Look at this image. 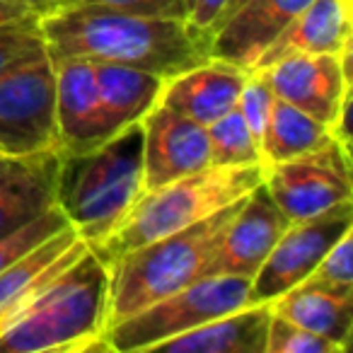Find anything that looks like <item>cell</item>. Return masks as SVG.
Returning <instances> with one entry per match:
<instances>
[{
	"mask_svg": "<svg viewBox=\"0 0 353 353\" xmlns=\"http://www.w3.org/2000/svg\"><path fill=\"white\" fill-rule=\"evenodd\" d=\"M51 61L88 59L155 73L160 78L211 59V39L187 20L145 17L99 6H65L41 17Z\"/></svg>",
	"mask_w": 353,
	"mask_h": 353,
	"instance_id": "obj_1",
	"label": "cell"
},
{
	"mask_svg": "<svg viewBox=\"0 0 353 353\" xmlns=\"http://www.w3.org/2000/svg\"><path fill=\"white\" fill-rule=\"evenodd\" d=\"M107 312L109 269L88 247L0 329V353L109 351Z\"/></svg>",
	"mask_w": 353,
	"mask_h": 353,
	"instance_id": "obj_2",
	"label": "cell"
},
{
	"mask_svg": "<svg viewBox=\"0 0 353 353\" xmlns=\"http://www.w3.org/2000/svg\"><path fill=\"white\" fill-rule=\"evenodd\" d=\"M143 194V126L131 123L80 155L61 152L56 206L88 247L114 235Z\"/></svg>",
	"mask_w": 353,
	"mask_h": 353,
	"instance_id": "obj_3",
	"label": "cell"
},
{
	"mask_svg": "<svg viewBox=\"0 0 353 353\" xmlns=\"http://www.w3.org/2000/svg\"><path fill=\"white\" fill-rule=\"evenodd\" d=\"M240 203L109 261L107 327L201 279Z\"/></svg>",
	"mask_w": 353,
	"mask_h": 353,
	"instance_id": "obj_4",
	"label": "cell"
},
{
	"mask_svg": "<svg viewBox=\"0 0 353 353\" xmlns=\"http://www.w3.org/2000/svg\"><path fill=\"white\" fill-rule=\"evenodd\" d=\"M264 182V165L247 167H206L196 174L182 176L143 192L121 225L102 245L90 247L104 264L126 252L160 240L176 230L213 216L221 208L245 199Z\"/></svg>",
	"mask_w": 353,
	"mask_h": 353,
	"instance_id": "obj_5",
	"label": "cell"
},
{
	"mask_svg": "<svg viewBox=\"0 0 353 353\" xmlns=\"http://www.w3.org/2000/svg\"><path fill=\"white\" fill-rule=\"evenodd\" d=\"M252 303V279L225 274L201 276L182 290L109 324L104 341L114 353L155 351L157 343Z\"/></svg>",
	"mask_w": 353,
	"mask_h": 353,
	"instance_id": "obj_6",
	"label": "cell"
},
{
	"mask_svg": "<svg viewBox=\"0 0 353 353\" xmlns=\"http://www.w3.org/2000/svg\"><path fill=\"white\" fill-rule=\"evenodd\" d=\"M54 102V63L46 49L0 68V155L27 157L59 148Z\"/></svg>",
	"mask_w": 353,
	"mask_h": 353,
	"instance_id": "obj_7",
	"label": "cell"
},
{
	"mask_svg": "<svg viewBox=\"0 0 353 353\" xmlns=\"http://www.w3.org/2000/svg\"><path fill=\"white\" fill-rule=\"evenodd\" d=\"M264 187L290 223L317 216L351 201V150L332 138L317 150L264 167Z\"/></svg>",
	"mask_w": 353,
	"mask_h": 353,
	"instance_id": "obj_8",
	"label": "cell"
},
{
	"mask_svg": "<svg viewBox=\"0 0 353 353\" xmlns=\"http://www.w3.org/2000/svg\"><path fill=\"white\" fill-rule=\"evenodd\" d=\"M256 73L266 80L276 97L332 126L336 141L351 150V138H348L351 78L343 73L339 54L285 56Z\"/></svg>",
	"mask_w": 353,
	"mask_h": 353,
	"instance_id": "obj_9",
	"label": "cell"
},
{
	"mask_svg": "<svg viewBox=\"0 0 353 353\" xmlns=\"http://www.w3.org/2000/svg\"><path fill=\"white\" fill-rule=\"evenodd\" d=\"M353 228V203L343 201L317 216L288 223L252 279V300L271 303L314 271L329 247Z\"/></svg>",
	"mask_w": 353,
	"mask_h": 353,
	"instance_id": "obj_10",
	"label": "cell"
},
{
	"mask_svg": "<svg viewBox=\"0 0 353 353\" xmlns=\"http://www.w3.org/2000/svg\"><path fill=\"white\" fill-rule=\"evenodd\" d=\"M143 192L211 167L203 123L157 102L143 117Z\"/></svg>",
	"mask_w": 353,
	"mask_h": 353,
	"instance_id": "obj_11",
	"label": "cell"
},
{
	"mask_svg": "<svg viewBox=\"0 0 353 353\" xmlns=\"http://www.w3.org/2000/svg\"><path fill=\"white\" fill-rule=\"evenodd\" d=\"M288 218L283 216L271 194L266 192L264 182L254 187L240 208L228 223L211 261H208L203 276H242L254 279L261 269L269 252L288 228Z\"/></svg>",
	"mask_w": 353,
	"mask_h": 353,
	"instance_id": "obj_12",
	"label": "cell"
},
{
	"mask_svg": "<svg viewBox=\"0 0 353 353\" xmlns=\"http://www.w3.org/2000/svg\"><path fill=\"white\" fill-rule=\"evenodd\" d=\"M51 63L56 80L54 109L61 152L80 155L117 136L102 107L92 61L61 59Z\"/></svg>",
	"mask_w": 353,
	"mask_h": 353,
	"instance_id": "obj_13",
	"label": "cell"
},
{
	"mask_svg": "<svg viewBox=\"0 0 353 353\" xmlns=\"http://www.w3.org/2000/svg\"><path fill=\"white\" fill-rule=\"evenodd\" d=\"M310 0H245L211 34V59L252 73L266 46L290 25Z\"/></svg>",
	"mask_w": 353,
	"mask_h": 353,
	"instance_id": "obj_14",
	"label": "cell"
},
{
	"mask_svg": "<svg viewBox=\"0 0 353 353\" xmlns=\"http://www.w3.org/2000/svg\"><path fill=\"white\" fill-rule=\"evenodd\" d=\"M247 75V70L228 61L208 59L167 78L157 102L208 126L237 107Z\"/></svg>",
	"mask_w": 353,
	"mask_h": 353,
	"instance_id": "obj_15",
	"label": "cell"
},
{
	"mask_svg": "<svg viewBox=\"0 0 353 353\" xmlns=\"http://www.w3.org/2000/svg\"><path fill=\"white\" fill-rule=\"evenodd\" d=\"M61 150L15 157L0 172V237L25 228L56 206Z\"/></svg>",
	"mask_w": 353,
	"mask_h": 353,
	"instance_id": "obj_16",
	"label": "cell"
},
{
	"mask_svg": "<svg viewBox=\"0 0 353 353\" xmlns=\"http://www.w3.org/2000/svg\"><path fill=\"white\" fill-rule=\"evenodd\" d=\"M351 0H310L266 46L252 70H261L295 54H339L351 39Z\"/></svg>",
	"mask_w": 353,
	"mask_h": 353,
	"instance_id": "obj_17",
	"label": "cell"
},
{
	"mask_svg": "<svg viewBox=\"0 0 353 353\" xmlns=\"http://www.w3.org/2000/svg\"><path fill=\"white\" fill-rule=\"evenodd\" d=\"M271 312L348 348L353 329V288H334L307 276L271 300Z\"/></svg>",
	"mask_w": 353,
	"mask_h": 353,
	"instance_id": "obj_18",
	"label": "cell"
},
{
	"mask_svg": "<svg viewBox=\"0 0 353 353\" xmlns=\"http://www.w3.org/2000/svg\"><path fill=\"white\" fill-rule=\"evenodd\" d=\"M271 303H252L216 317L201 327L157 343L155 351L172 353H264Z\"/></svg>",
	"mask_w": 353,
	"mask_h": 353,
	"instance_id": "obj_19",
	"label": "cell"
},
{
	"mask_svg": "<svg viewBox=\"0 0 353 353\" xmlns=\"http://www.w3.org/2000/svg\"><path fill=\"white\" fill-rule=\"evenodd\" d=\"M94 75L114 133L143 121V117L157 104L165 85L160 75L119 63H94Z\"/></svg>",
	"mask_w": 353,
	"mask_h": 353,
	"instance_id": "obj_20",
	"label": "cell"
},
{
	"mask_svg": "<svg viewBox=\"0 0 353 353\" xmlns=\"http://www.w3.org/2000/svg\"><path fill=\"white\" fill-rule=\"evenodd\" d=\"M332 138H336L332 126L317 121L303 109L276 97L259 143L261 162H264V167H269L276 162L293 160V157L305 155L310 150H317Z\"/></svg>",
	"mask_w": 353,
	"mask_h": 353,
	"instance_id": "obj_21",
	"label": "cell"
},
{
	"mask_svg": "<svg viewBox=\"0 0 353 353\" xmlns=\"http://www.w3.org/2000/svg\"><path fill=\"white\" fill-rule=\"evenodd\" d=\"M211 145V165L216 167H247L264 165L259 143L254 141L250 126L242 119L240 109H230L206 126Z\"/></svg>",
	"mask_w": 353,
	"mask_h": 353,
	"instance_id": "obj_22",
	"label": "cell"
},
{
	"mask_svg": "<svg viewBox=\"0 0 353 353\" xmlns=\"http://www.w3.org/2000/svg\"><path fill=\"white\" fill-rule=\"evenodd\" d=\"M68 225L70 221L61 211V206H51L44 216L34 218L25 228L10 232V235H3L0 237V271H6L12 261L25 256L30 250H34L37 245H41L44 240H49L51 235H56Z\"/></svg>",
	"mask_w": 353,
	"mask_h": 353,
	"instance_id": "obj_23",
	"label": "cell"
},
{
	"mask_svg": "<svg viewBox=\"0 0 353 353\" xmlns=\"http://www.w3.org/2000/svg\"><path fill=\"white\" fill-rule=\"evenodd\" d=\"M341 343L319 336L271 312L264 353H343Z\"/></svg>",
	"mask_w": 353,
	"mask_h": 353,
	"instance_id": "obj_24",
	"label": "cell"
},
{
	"mask_svg": "<svg viewBox=\"0 0 353 353\" xmlns=\"http://www.w3.org/2000/svg\"><path fill=\"white\" fill-rule=\"evenodd\" d=\"M274 99H276L274 90L266 85V80L261 78L256 70L247 75L240 97H237V109H240L242 119L247 121V126H250L256 143H261V136H264V128H266V121H269Z\"/></svg>",
	"mask_w": 353,
	"mask_h": 353,
	"instance_id": "obj_25",
	"label": "cell"
},
{
	"mask_svg": "<svg viewBox=\"0 0 353 353\" xmlns=\"http://www.w3.org/2000/svg\"><path fill=\"white\" fill-rule=\"evenodd\" d=\"M353 228L346 230L322 256L310 279L319 281V283L334 285V288H353Z\"/></svg>",
	"mask_w": 353,
	"mask_h": 353,
	"instance_id": "obj_26",
	"label": "cell"
},
{
	"mask_svg": "<svg viewBox=\"0 0 353 353\" xmlns=\"http://www.w3.org/2000/svg\"><path fill=\"white\" fill-rule=\"evenodd\" d=\"M65 6H99V8H112V10L119 12H131V15L187 20L184 0H59V8Z\"/></svg>",
	"mask_w": 353,
	"mask_h": 353,
	"instance_id": "obj_27",
	"label": "cell"
},
{
	"mask_svg": "<svg viewBox=\"0 0 353 353\" xmlns=\"http://www.w3.org/2000/svg\"><path fill=\"white\" fill-rule=\"evenodd\" d=\"M37 51H44V37H41L39 25L0 32V68Z\"/></svg>",
	"mask_w": 353,
	"mask_h": 353,
	"instance_id": "obj_28",
	"label": "cell"
},
{
	"mask_svg": "<svg viewBox=\"0 0 353 353\" xmlns=\"http://www.w3.org/2000/svg\"><path fill=\"white\" fill-rule=\"evenodd\" d=\"M41 10L27 0H0V32L41 25Z\"/></svg>",
	"mask_w": 353,
	"mask_h": 353,
	"instance_id": "obj_29",
	"label": "cell"
},
{
	"mask_svg": "<svg viewBox=\"0 0 353 353\" xmlns=\"http://www.w3.org/2000/svg\"><path fill=\"white\" fill-rule=\"evenodd\" d=\"M228 0H194L189 8L187 22L196 30H201L203 34L211 39V27L216 25V20L221 17V12L225 10Z\"/></svg>",
	"mask_w": 353,
	"mask_h": 353,
	"instance_id": "obj_30",
	"label": "cell"
},
{
	"mask_svg": "<svg viewBox=\"0 0 353 353\" xmlns=\"http://www.w3.org/2000/svg\"><path fill=\"white\" fill-rule=\"evenodd\" d=\"M242 3H245V0H228V6H225V10H223V12H221V17H218V20H216V25H213V27H211V34H213V32H216V30H218V27H221V25H223V22H225V20H228V17H230V15H232V12H235V10H237V8H240V6H242Z\"/></svg>",
	"mask_w": 353,
	"mask_h": 353,
	"instance_id": "obj_31",
	"label": "cell"
},
{
	"mask_svg": "<svg viewBox=\"0 0 353 353\" xmlns=\"http://www.w3.org/2000/svg\"><path fill=\"white\" fill-rule=\"evenodd\" d=\"M37 10H41V15H49L51 10H56V0H27Z\"/></svg>",
	"mask_w": 353,
	"mask_h": 353,
	"instance_id": "obj_32",
	"label": "cell"
},
{
	"mask_svg": "<svg viewBox=\"0 0 353 353\" xmlns=\"http://www.w3.org/2000/svg\"><path fill=\"white\" fill-rule=\"evenodd\" d=\"M12 160H15V157H6V155H0V172L6 170V167H8V165H10V162H12Z\"/></svg>",
	"mask_w": 353,
	"mask_h": 353,
	"instance_id": "obj_33",
	"label": "cell"
},
{
	"mask_svg": "<svg viewBox=\"0 0 353 353\" xmlns=\"http://www.w3.org/2000/svg\"><path fill=\"white\" fill-rule=\"evenodd\" d=\"M194 0H184V6H187V15H189V8H192Z\"/></svg>",
	"mask_w": 353,
	"mask_h": 353,
	"instance_id": "obj_34",
	"label": "cell"
},
{
	"mask_svg": "<svg viewBox=\"0 0 353 353\" xmlns=\"http://www.w3.org/2000/svg\"><path fill=\"white\" fill-rule=\"evenodd\" d=\"M56 8H59V0H56Z\"/></svg>",
	"mask_w": 353,
	"mask_h": 353,
	"instance_id": "obj_35",
	"label": "cell"
}]
</instances>
